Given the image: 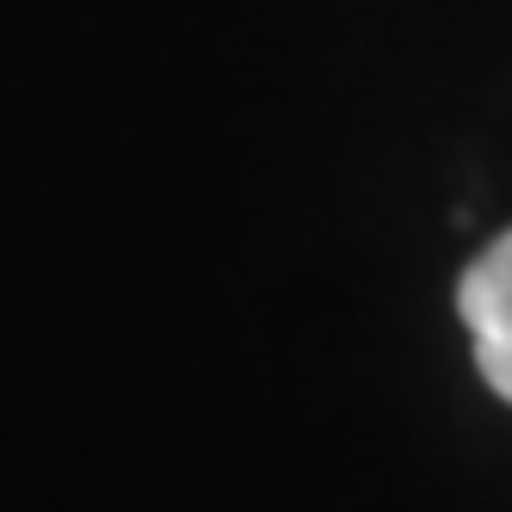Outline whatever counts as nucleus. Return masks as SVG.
<instances>
[{
	"instance_id": "obj_1",
	"label": "nucleus",
	"mask_w": 512,
	"mask_h": 512,
	"mask_svg": "<svg viewBox=\"0 0 512 512\" xmlns=\"http://www.w3.org/2000/svg\"><path fill=\"white\" fill-rule=\"evenodd\" d=\"M457 309L475 340V364L500 401H512V229L457 278Z\"/></svg>"
}]
</instances>
